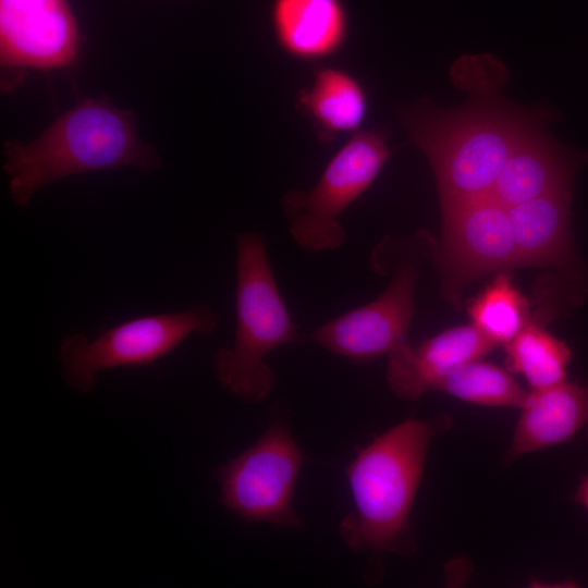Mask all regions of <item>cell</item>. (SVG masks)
<instances>
[{"label":"cell","mask_w":588,"mask_h":588,"mask_svg":"<svg viewBox=\"0 0 588 588\" xmlns=\"http://www.w3.org/2000/svg\"><path fill=\"white\" fill-rule=\"evenodd\" d=\"M574 500L588 511V475L584 476L578 485Z\"/></svg>","instance_id":"obj_20"},{"label":"cell","mask_w":588,"mask_h":588,"mask_svg":"<svg viewBox=\"0 0 588 588\" xmlns=\"http://www.w3.org/2000/svg\"><path fill=\"white\" fill-rule=\"evenodd\" d=\"M505 366L525 377L531 390H541L566 380L572 353L565 342L530 322L504 344Z\"/></svg>","instance_id":"obj_17"},{"label":"cell","mask_w":588,"mask_h":588,"mask_svg":"<svg viewBox=\"0 0 588 588\" xmlns=\"http://www.w3.org/2000/svg\"><path fill=\"white\" fill-rule=\"evenodd\" d=\"M436 254L442 296L458 305L464 287L489 273L518 268L510 209L491 195L441 207Z\"/></svg>","instance_id":"obj_8"},{"label":"cell","mask_w":588,"mask_h":588,"mask_svg":"<svg viewBox=\"0 0 588 588\" xmlns=\"http://www.w3.org/2000/svg\"><path fill=\"white\" fill-rule=\"evenodd\" d=\"M296 108L314 125L321 142L360 131L367 111L368 96L362 82L336 66H321L309 85L296 96Z\"/></svg>","instance_id":"obj_16"},{"label":"cell","mask_w":588,"mask_h":588,"mask_svg":"<svg viewBox=\"0 0 588 588\" xmlns=\"http://www.w3.org/2000/svg\"><path fill=\"white\" fill-rule=\"evenodd\" d=\"M81 47L68 0H0L1 65L51 70L70 65Z\"/></svg>","instance_id":"obj_10"},{"label":"cell","mask_w":588,"mask_h":588,"mask_svg":"<svg viewBox=\"0 0 588 588\" xmlns=\"http://www.w3.org/2000/svg\"><path fill=\"white\" fill-rule=\"evenodd\" d=\"M450 417L406 419L377 437L348 465L353 511L339 532L354 552L411 555L416 550L409 514L432 439Z\"/></svg>","instance_id":"obj_2"},{"label":"cell","mask_w":588,"mask_h":588,"mask_svg":"<svg viewBox=\"0 0 588 588\" xmlns=\"http://www.w3.org/2000/svg\"><path fill=\"white\" fill-rule=\"evenodd\" d=\"M3 155L11 197L20 207L41 187L70 175L161 166L137 136L132 112L100 99L81 101L28 144L7 142Z\"/></svg>","instance_id":"obj_3"},{"label":"cell","mask_w":588,"mask_h":588,"mask_svg":"<svg viewBox=\"0 0 588 588\" xmlns=\"http://www.w3.org/2000/svg\"><path fill=\"white\" fill-rule=\"evenodd\" d=\"M572 187L511 207L519 267H561L575 262L569 229Z\"/></svg>","instance_id":"obj_15"},{"label":"cell","mask_w":588,"mask_h":588,"mask_svg":"<svg viewBox=\"0 0 588 588\" xmlns=\"http://www.w3.org/2000/svg\"><path fill=\"white\" fill-rule=\"evenodd\" d=\"M433 391L471 404L519 409L529 395L507 369L481 362L480 358L454 368L436 384Z\"/></svg>","instance_id":"obj_18"},{"label":"cell","mask_w":588,"mask_h":588,"mask_svg":"<svg viewBox=\"0 0 588 588\" xmlns=\"http://www.w3.org/2000/svg\"><path fill=\"white\" fill-rule=\"evenodd\" d=\"M392 154L381 130H360L334 152L316 184L281 198L289 231L308 252L332 250L346 238L342 213L373 183Z\"/></svg>","instance_id":"obj_5"},{"label":"cell","mask_w":588,"mask_h":588,"mask_svg":"<svg viewBox=\"0 0 588 588\" xmlns=\"http://www.w3.org/2000/svg\"><path fill=\"white\" fill-rule=\"evenodd\" d=\"M513 432L503 462L560 444L586 430L588 439V381L567 380L531 390Z\"/></svg>","instance_id":"obj_14"},{"label":"cell","mask_w":588,"mask_h":588,"mask_svg":"<svg viewBox=\"0 0 588 588\" xmlns=\"http://www.w3.org/2000/svg\"><path fill=\"white\" fill-rule=\"evenodd\" d=\"M497 345L473 323L448 329L418 345L405 341L389 354L387 381L396 397L414 401L457 366L479 359Z\"/></svg>","instance_id":"obj_11"},{"label":"cell","mask_w":588,"mask_h":588,"mask_svg":"<svg viewBox=\"0 0 588 588\" xmlns=\"http://www.w3.org/2000/svg\"><path fill=\"white\" fill-rule=\"evenodd\" d=\"M304 456L287 428L275 422L216 471L220 503L244 522L301 527L294 488Z\"/></svg>","instance_id":"obj_7"},{"label":"cell","mask_w":588,"mask_h":588,"mask_svg":"<svg viewBox=\"0 0 588 588\" xmlns=\"http://www.w3.org/2000/svg\"><path fill=\"white\" fill-rule=\"evenodd\" d=\"M218 316L197 304L182 311L146 315L101 331L96 338L73 333L63 338L59 360L66 384L87 393L96 384L97 372L117 367L149 366L184 342L191 334H210Z\"/></svg>","instance_id":"obj_6"},{"label":"cell","mask_w":588,"mask_h":588,"mask_svg":"<svg viewBox=\"0 0 588 588\" xmlns=\"http://www.w3.org/2000/svg\"><path fill=\"white\" fill-rule=\"evenodd\" d=\"M546 121L536 124L522 138L494 183L491 196L507 208L572 187L583 156L552 138L544 128Z\"/></svg>","instance_id":"obj_12"},{"label":"cell","mask_w":588,"mask_h":588,"mask_svg":"<svg viewBox=\"0 0 588 588\" xmlns=\"http://www.w3.org/2000/svg\"><path fill=\"white\" fill-rule=\"evenodd\" d=\"M269 16L278 47L296 61L329 59L343 49L348 37L343 0H272Z\"/></svg>","instance_id":"obj_13"},{"label":"cell","mask_w":588,"mask_h":588,"mask_svg":"<svg viewBox=\"0 0 588 588\" xmlns=\"http://www.w3.org/2000/svg\"><path fill=\"white\" fill-rule=\"evenodd\" d=\"M417 266L397 265L384 291L373 301L317 327L309 339L320 347L353 360H371L404 342L412 316Z\"/></svg>","instance_id":"obj_9"},{"label":"cell","mask_w":588,"mask_h":588,"mask_svg":"<svg viewBox=\"0 0 588 588\" xmlns=\"http://www.w3.org/2000/svg\"><path fill=\"white\" fill-rule=\"evenodd\" d=\"M529 303L500 272L468 305L473 324L495 345L513 340L529 321Z\"/></svg>","instance_id":"obj_19"},{"label":"cell","mask_w":588,"mask_h":588,"mask_svg":"<svg viewBox=\"0 0 588 588\" xmlns=\"http://www.w3.org/2000/svg\"><path fill=\"white\" fill-rule=\"evenodd\" d=\"M548 118L507 103L485 87L452 110L425 97L400 110L408 140L432 169L441 207L491 195L511 152Z\"/></svg>","instance_id":"obj_1"},{"label":"cell","mask_w":588,"mask_h":588,"mask_svg":"<svg viewBox=\"0 0 588 588\" xmlns=\"http://www.w3.org/2000/svg\"><path fill=\"white\" fill-rule=\"evenodd\" d=\"M235 320L232 347L215 356L216 376L235 396L260 402L275 384L265 358L278 347L295 343L301 333L277 284L265 240L257 232L236 235Z\"/></svg>","instance_id":"obj_4"}]
</instances>
